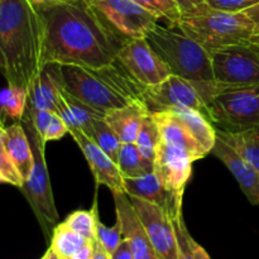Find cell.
Returning <instances> with one entry per match:
<instances>
[{"label": "cell", "mask_w": 259, "mask_h": 259, "mask_svg": "<svg viewBox=\"0 0 259 259\" xmlns=\"http://www.w3.org/2000/svg\"><path fill=\"white\" fill-rule=\"evenodd\" d=\"M219 93L217 82H194L171 75L154 86L144 88L143 100L151 111L190 108L206 114V105Z\"/></svg>", "instance_id": "8"}, {"label": "cell", "mask_w": 259, "mask_h": 259, "mask_svg": "<svg viewBox=\"0 0 259 259\" xmlns=\"http://www.w3.org/2000/svg\"><path fill=\"white\" fill-rule=\"evenodd\" d=\"M94 259H111L110 253L98 242L95 240V250H94Z\"/></svg>", "instance_id": "44"}, {"label": "cell", "mask_w": 259, "mask_h": 259, "mask_svg": "<svg viewBox=\"0 0 259 259\" xmlns=\"http://www.w3.org/2000/svg\"><path fill=\"white\" fill-rule=\"evenodd\" d=\"M24 129L29 138L30 146L34 156V166L29 179L24 182L20 189L27 196L38 222L42 225L45 233L48 232L51 227L58 224V212L56 209L55 199H53L52 187H51L50 175H48L47 163H46L45 148L46 142L39 137L30 123L27 115L22 119Z\"/></svg>", "instance_id": "7"}, {"label": "cell", "mask_w": 259, "mask_h": 259, "mask_svg": "<svg viewBox=\"0 0 259 259\" xmlns=\"http://www.w3.org/2000/svg\"><path fill=\"white\" fill-rule=\"evenodd\" d=\"M62 85L61 65H46L28 91V106L35 109H47L56 113Z\"/></svg>", "instance_id": "19"}, {"label": "cell", "mask_w": 259, "mask_h": 259, "mask_svg": "<svg viewBox=\"0 0 259 259\" xmlns=\"http://www.w3.org/2000/svg\"><path fill=\"white\" fill-rule=\"evenodd\" d=\"M190 244H191V248H192V250H194L196 259H211L210 258V255L207 254L206 250H205L204 248L199 244V243L195 242V239L192 237L190 238Z\"/></svg>", "instance_id": "43"}, {"label": "cell", "mask_w": 259, "mask_h": 259, "mask_svg": "<svg viewBox=\"0 0 259 259\" xmlns=\"http://www.w3.org/2000/svg\"><path fill=\"white\" fill-rule=\"evenodd\" d=\"M70 134L82 151L89 167L95 177L96 186L104 185L111 192H125L124 179L119 171L118 164L82 131H76Z\"/></svg>", "instance_id": "14"}, {"label": "cell", "mask_w": 259, "mask_h": 259, "mask_svg": "<svg viewBox=\"0 0 259 259\" xmlns=\"http://www.w3.org/2000/svg\"><path fill=\"white\" fill-rule=\"evenodd\" d=\"M53 115H55V111L47 110V109H35L27 105V116L29 118L33 128L35 129V132L39 134L43 141H45V134Z\"/></svg>", "instance_id": "35"}, {"label": "cell", "mask_w": 259, "mask_h": 259, "mask_svg": "<svg viewBox=\"0 0 259 259\" xmlns=\"http://www.w3.org/2000/svg\"><path fill=\"white\" fill-rule=\"evenodd\" d=\"M116 164L123 179H137L149 175L136 143H121Z\"/></svg>", "instance_id": "26"}, {"label": "cell", "mask_w": 259, "mask_h": 259, "mask_svg": "<svg viewBox=\"0 0 259 259\" xmlns=\"http://www.w3.org/2000/svg\"><path fill=\"white\" fill-rule=\"evenodd\" d=\"M129 199L159 257L162 259H177L179 247L171 218L163 209L152 202L134 196H129Z\"/></svg>", "instance_id": "12"}, {"label": "cell", "mask_w": 259, "mask_h": 259, "mask_svg": "<svg viewBox=\"0 0 259 259\" xmlns=\"http://www.w3.org/2000/svg\"><path fill=\"white\" fill-rule=\"evenodd\" d=\"M124 190L129 196L138 197L164 210L172 220L182 215V197L167 189L154 174L137 179H124Z\"/></svg>", "instance_id": "16"}, {"label": "cell", "mask_w": 259, "mask_h": 259, "mask_svg": "<svg viewBox=\"0 0 259 259\" xmlns=\"http://www.w3.org/2000/svg\"><path fill=\"white\" fill-rule=\"evenodd\" d=\"M115 202L116 217L123 225L124 238L131 242L134 259H162L149 240L131 199L125 192H111Z\"/></svg>", "instance_id": "15"}, {"label": "cell", "mask_w": 259, "mask_h": 259, "mask_svg": "<svg viewBox=\"0 0 259 259\" xmlns=\"http://www.w3.org/2000/svg\"><path fill=\"white\" fill-rule=\"evenodd\" d=\"M89 137L116 163L121 142L115 134V132L106 123L105 119L98 118L94 120L93 128H91Z\"/></svg>", "instance_id": "29"}, {"label": "cell", "mask_w": 259, "mask_h": 259, "mask_svg": "<svg viewBox=\"0 0 259 259\" xmlns=\"http://www.w3.org/2000/svg\"><path fill=\"white\" fill-rule=\"evenodd\" d=\"M144 38L172 75L199 83L215 81L211 55L184 32L157 24Z\"/></svg>", "instance_id": "5"}, {"label": "cell", "mask_w": 259, "mask_h": 259, "mask_svg": "<svg viewBox=\"0 0 259 259\" xmlns=\"http://www.w3.org/2000/svg\"><path fill=\"white\" fill-rule=\"evenodd\" d=\"M169 111L176 114L189 126L202 147L211 153L217 142V126L207 118L206 114L190 108H172Z\"/></svg>", "instance_id": "22"}, {"label": "cell", "mask_w": 259, "mask_h": 259, "mask_svg": "<svg viewBox=\"0 0 259 259\" xmlns=\"http://www.w3.org/2000/svg\"><path fill=\"white\" fill-rule=\"evenodd\" d=\"M0 184H7V181H5L4 177L2 176V174H0Z\"/></svg>", "instance_id": "46"}, {"label": "cell", "mask_w": 259, "mask_h": 259, "mask_svg": "<svg viewBox=\"0 0 259 259\" xmlns=\"http://www.w3.org/2000/svg\"><path fill=\"white\" fill-rule=\"evenodd\" d=\"M192 163L194 161L187 152L161 139L157 148L153 174L167 189L184 196L186 185L192 175Z\"/></svg>", "instance_id": "13"}, {"label": "cell", "mask_w": 259, "mask_h": 259, "mask_svg": "<svg viewBox=\"0 0 259 259\" xmlns=\"http://www.w3.org/2000/svg\"><path fill=\"white\" fill-rule=\"evenodd\" d=\"M98 220V201H96L95 195V201H94L93 207L90 210H76L72 214L68 215L63 223L88 240L95 242Z\"/></svg>", "instance_id": "28"}, {"label": "cell", "mask_w": 259, "mask_h": 259, "mask_svg": "<svg viewBox=\"0 0 259 259\" xmlns=\"http://www.w3.org/2000/svg\"><path fill=\"white\" fill-rule=\"evenodd\" d=\"M5 126H4V121L2 120V118H0V129H4Z\"/></svg>", "instance_id": "47"}, {"label": "cell", "mask_w": 259, "mask_h": 259, "mask_svg": "<svg viewBox=\"0 0 259 259\" xmlns=\"http://www.w3.org/2000/svg\"><path fill=\"white\" fill-rule=\"evenodd\" d=\"M43 20V66L48 63L100 68L118 58L119 39L85 0L39 10Z\"/></svg>", "instance_id": "1"}, {"label": "cell", "mask_w": 259, "mask_h": 259, "mask_svg": "<svg viewBox=\"0 0 259 259\" xmlns=\"http://www.w3.org/2000/svg\"><path fill=\"white\" fill-rule=\"evenodd\" d=\"M28 105V91L18 86H9L0 93V110L5 116L22 121Z\"/></svg>", "instance_id": "27"}, {"label": "cell", "mask_w": 259, "mask_h": 259, "mask_svg": "<svg viewBox=\"0 0 259 259\" xmlns=\"http://www.w3.org/2000/svg\"><path fill=\"white\" fill-rule=\"evenodd\" d=\"M245 14L252 19V22L254 23L255 27V45H259V3L258 4L253 5V7L248 8L247 10H244Z\"/></svg>", "instance_id": "41"}, {"label": "cell", "mask_w": 259, "mask_h": 259, "mask_svg": "<svg viewBox=\"0 0 259 259\" xmlns=\"http://www.w3.org/2000/svg\"><path fill=\"white\" fill-rule=\"evenodd\" d=\"M124 239L123 225L120 219L116 217V223L113 227H106L100 219L98 220V227H96V240L108 250L109 253H113L118 248L121 240Z\"/></svg>", "instance_id": "32"}, {"label": "cell", "mask_w": 259, "mask_h": 259, "mask_svg": "<svg viewBox=\"0 0 259 259\" xmlns=\"http://www.w3.org/2000/svg\"><path fill=\"white\" fill-rule=\"evenodd\" d=\"M101 22L124 43L144 38L158 24V18L134 0H85Z\"/></svg>", "instance_id": "9"}, {"label": "cell", "mask_w": 259, "mask_h": 259, "mask_svg": "<svg viewBox=\"0 0 259 259\" xmlns=\"http://www.w3.org/2000/svg\"><path fill=\"white\" fill-rule=\"evenodd\" d=\"M152 118L156 121L161 133V139L171 146L184 149L190 154L192 161H199L209 154V152L202 147L192 134L189 126L169 110L151 111Z\"/></svg>", "instance_id": "17"}, {"label": "cell", "mask_w": 259, "mask_h": 259, "mask_svg": "<svg viewBox=\"0 0 259 259\" xmlns=\"http://www.w3.org/2000/svg\"><path fill=\"white\" fill-rule=\"evenodd\" d=\"M134 2L158 19L167 20L172 27H179L182 14L175 0H134Z\"/></svg>", "instance_id": "31"}, {"label": "cell", "mask_w": 259, "mask_h": 259, "mask_svg": "<svg viewBox=\"0 0 259 259\" xmlns=\"http://www.w3.org/2000/svg\"><path fill=\"white\" fill-rule=\"evenodd\" d=\"M175 225V232H176L177 238V247H179V254L177 259H196L195 253L192 250L191 244H190V235L189 230H187L186 224L184 222V217L180 215L176 219L172 220Z\"/></svg>", "instance_id": "34"}, {"label": "cell", "mask_w": 259, "mask_h": 259, "mask_svg": "<svg viewBox=\"0 0 259 259\" xmlns=\"http://www.w3.org/2000/svg\"><path fill=\"white\" fill-rule=\"evenodd\" d=\"M175 2H176L179 9L181 10V14L192 12L202 5L207 4V0H175Z\"/></svg>", "instance_id": "39"}, {"label": "cell", "mask_w": 259, "mask_h": 259, "mask_svg": "<svg viewBox=\"0 0 259 259\" xmlns=\"http://www.w3.org/2000/svg\"><path fill=\"white\" fill-rule=\"evenodd\" d=\"M151 110L144 101H133L114 109L105 115V121L115 132L121 143H136L139 128Z\"/></svg>", "instance_id": "20"}, {"label": "cell", "mask_w": 259, "mask_h": 259, "mask_svg": "<svg viewBox=\"0 0 259 259\" xmlns=\"http://www.w3.org/2000/svg\"><path fill=\"white\" fill-rule=\"evenodd\" d=\"M159 142H161V133H159L156 121L149 113V115L144 118L136 139L139 153H141L144 166L149 174L154 172V161H156L157 148H158Z\"/></svg>", "instance_id": "24"}, {"label": "cell", "mask_w": 259, "mask_h": 259, "mask_svg": "<svg viewBox=\"0 0 259 259\" xmlns=\"http://www.w3.org/2000/svg\"><path fill=\"white\" fill-rule=\"evenodd\" d=\"M67 133H68V128L67 125H66V123L57 113H55L50 125H48L47 132H46L45 134V142L47 143V142L58 141V139L65 137Z\"/></svg>", "instance_id": "37"}, {"label": "cell", "mask_w": 259, "mask_h": 259, "mask_svg": "<svg viewBox=\"0 0 259 259\" xmlns=\"http://www.w3.org/2000/svg\"><path fill=\"white\" fill-rule=\"evenodd\" d=\"M3 133H4V129H0V174L5 179L7 184H10L20 189L24 185V181H23L17 167L14 166L9 154H8L4 139H3Z\"/></svg>", "instance_id": "33"}, {"label": "cell", "mask_w": 259, "mask_h": 259, "mask_svg": "<svg viewBox=\"0 0 259 259\" xmlns=\"http://www.w3.org/2000/svg\"><path fill=\"white\" fill-rule=\"evenodd\" d=\"M214 80L222 88L259 85V45H235L211 53Z\"/></svg>", "instance_id": "10"}, {"label": "cell", "mask_w": 259, "mask_h": 259, "mask_svg": "<svg viewBox=\"0 0 259 259\" xmlns=\"http://www.w3.org/2000/svg\"><path fill=\"white\" fill-rule=\"evenodd\" d=\"M206 116L225 132L259 128V85L219 86V93L206 105Z\"/></svg>", "instance_id": "6"}, {"label": "cell", "mask_w": 259, "mask_h": 259, "mask_svg": "<svg viewBox=\"0 0 259 259\" xmlns=\"http://www.w3.org/2000/svg\"><path fill=\"white\" fill-rule=\"evenodd\" d=\"M217 136L229 143L259 174V128L243 132L217 129Z\"/></svg>", "instance_id": "23"}, {"label": "cell", "mask_w": 259, "mask_h": 259, "mask_svg": "<svg viewBox=\"0 0 259 259\" xmlns=\"http://www.w3.org/2000/svg\"><path fill=\"white\" fill-rule=\"evenodd\" d=\"M60 259H72V258H60Z\"/></svg>", "instance_id": "48"}, {"label": "cell", "mask_w": 259, "mask_h": 259, "mask_svg": "<svg viewBox=\"0 0 259 259\" xmlns=\"http://www.w3.org/2000/svg\"><path fill=\"white\" fill-rule=\"evenodd\" d=\"M211 153L228 167L252 205H259V174L229 143L217 136Z\"/></svg>", "instance_id": "18"}, {"label": "cell", "mask_w": 259, "mask_h": 259, "mask_svg": "<svg viewBox=\"0 0 259 259\" xmlns=\"http://www.w3.org/2000/svg\"><path fill=\"white\" fill-rule=\"evenodd\" d=\"M179 28L207 52L255 43V27L245 12H225L207 4L182 14Z\"/></svg>", "instance_id": "4"}, {"label": "cell", "mask_w": 259, "mask_h": 259, "mask_svg": "<svg viewBox=\"0 0 259 259\" xmlns=\"http://www.w3.org/2000/svg\"><path fill=\"white\" fill-rule=\"evenodd\" d=\"M86 242V238L71 229L65 223H60L53 228L50 248L60 258H72Z\"/></svg>", "instance_id": "25"}, {"label": "cell", "mask_w": 259, "mask_h": 259, "mask_svg": "<svg viewBox=\"0 0 259 259\" xmlns=\"http://www.w3.org/2000/svg\"><path fill=\"white\" fill-rule=\"evenodd\" d=\"M40 259H60V257H58V255L56 254V253L53 252V250L51 249V248H48L47 252L45 253V255H43V257L40 258Z\"/></svg>", "instance_id": "45"}, {"label": "cell", "mask_w": 259, "mask_h": 259, "mask_svg": "<svg viewBox=\"0 0 259 259\" xmlns=\"http://www.w3.org/2000/svg\"><path fill=\"white\" fill-rule=\"evenodd\" d=\"M62 94L65 96L66 101L68 104V108H70L71 113H72L73 119H75V123L77 125V128L80 131H82L86 136H90L91 128H93V123L95 119L98 118H105L103 113L95 110L91 106L86 105L85 103L80 101L78 99H76L75 96L70 95L68 93H66L63 90L62 86Z\"/></svg>", "instance_id": "30"}, {"label": "cell", "mask_w": 259, "mask_h": 259, "mask_svg": "<svg viewBox=\"0 0 259 259\" xmlns=\"http://www.w3.org/2000/svg\"><path fill=\"white\" fill-rule=\"evenodd\" d=\"M29 2L35 9L42 10L48 7H52V5L65 4V3H75V2H78V0H29Z\"/></svg>", "instance_id": "42"}, {"label": "cell", "mask_w": 259, "mask_h": 259, "mask_svg": "<svg viewBox=\"0 0 259 259\" xmlns=\"http://www.w3.org/2000/svg\"><path fill=\"white\" fill-rule=\"evenodd\" d=\"M3 139H4L5 148L10 159L17 167L23 181L25 182L32 174L33 166H34V156H33L32 146H30L29 138L23 124L20 121H15L12 125L4 128Z\"/></svg>", "instance_id": "21"}, {"label": "cell", "mask_w": 259, "mask_h": 259, "mask_svg": "<svg viewBox=\"0 0 259 259\" xmlns=\"http://www.w3.org/2000/svg\"><path fill=\"white\" fill-rule=\"evenodd\" d=\"M110 255L111 259H134L131 242L126 238H124L120 244L118 245V248Z\"/></svg>", "instance_id": "38"}, {"label": "cell", "mask_w": 259, "mask_h": 259, "mask_svg": "<svg viewBox=\"0 0 259 259\" xmlns=\"http://www.w3.org/2000/svg\"><path fill=\"white\" fill-rule=\"evenodd\" d=\"M63 90L104 115L133 101H144L142 86L116 58L110 65L88 68L61 65Z\"/></svg>", "instance_id": "3"}, {"label": "cell", "mask_w": 259, "mask_h": 259, "mask_svg": "<svg viewBox=\"0 0 259 259\" xmlns=\"http://www.w3.org/2000/svg\"><path fill=\"white\" fill-rule=\"evenodd\" d=\"M259 0H207V5L214 9L225 12H244L248 8L258 4Z\"/></svg>", "instance_id": "36"}, {"label": "cell", "mask_w": 259, "mask_h": 259, "mask_svg": "<svg viewBox=\"0 0 259 259\" xmlns=\"http://www.w3.org/2000/svg\"><path fill=\"white\" fill-rule=\"evenodd\" d=\"M94 250H95V242L88 240L86 244L73 255L72 259H94Z\"/></svg>", "instance_id": "40"}, {"label": "cell", "mask_w": 259, "mask_h": 259, "mask_svg": "<svg viewBox=\"0 0 259 259\" xmlns=\"http://www.w3.org/2000/svg\"><path fill=\"white\" fill-rule=\"evenodd\" d=\"M43 20L29 0H0V73L29 91L43 70Z\"/></svg>", "instance_id": "2"}, {"label": "cell", "mask_w": 259, "mask_h": 259, "mask_svg": "<svg viewBox=\"0 0 259 259\" xmlns=\"http://www.w3.org/2000/svg\"><path fill=\"white\" fill-rule=\"evenodd\" d=\"M118 60L132 77L144 88L158 85L172 75L163 61L149 47L146 38L124 43L119 51Z\"/></svg>", "instance_id": "11"}]
</instances>
